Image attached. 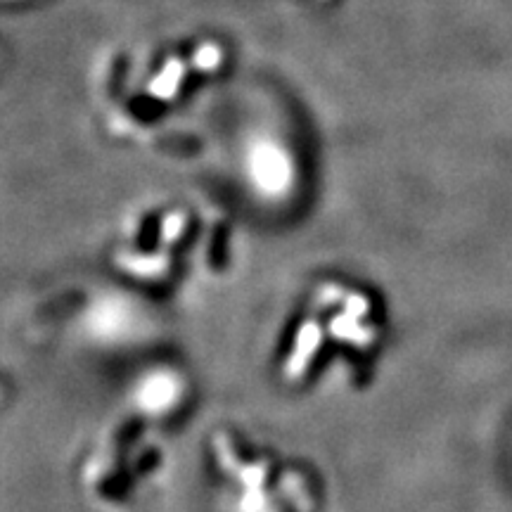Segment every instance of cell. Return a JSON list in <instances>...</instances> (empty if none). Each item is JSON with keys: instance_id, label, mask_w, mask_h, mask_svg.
<instances>
[{"instance_id": "obj_1", "label": "cell", "mask_w": 512, "mask_h": 512, "mask_svg": "<svg viewBox=\"0 0 512 512\" xmlns=\"http://www.w3.org/2000/svg\"><path fill=\"white\" fill-rule=\"evenodd\" d=\"M181 76H183V69L181 64H169L166 67V72L162 74V79H157L155 83H152V91H155L159 98H169V95H174L176 86L181 83Z\"/></svg>"}, {"instance_id": "obj_3", "label": "cell", "mask_w": 512, "mask_h": 512, "mask_svg": "<svg viewBox=\"0 0 512 512\" xmlns=\"http://www.w3.org/2000/svg\"><path fill=\"white\" fill-rule=\"evenodd\" d=\"M3 3H17V0H3Z\"/></svg>"}, {"instance_id": "obj_2", "label": "cell", "mask_w": 512, "mask_h": 512, "mask_svg": "<svg viewBox=\"0 0 512 512\" xmlns=\"http://www.w3.org/2000/svg\"><path fill=\"white\" fill-rule=\"evenodd\" d=\"M197 67L204 69V72H209V69H214L216 64L221 62V50L216 46H204L200 53H197Z\"/></svg>"}]
</instances>
